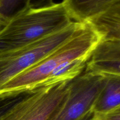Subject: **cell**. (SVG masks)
Segmentation results:
<instances>
[{
	"label": "cell",
	"instance_id": "1",
	"mask_svg": "<svg viewBox=\"0 0 120 120\" xmlns=\"http://www.w3.org/2000/svg\"><path fill=\"white\" fill-rule=\"evenodd\" d=\"M101 40V36L89 22H83L68 41L2 86L0 94L25 91L39 87L54 70L66 61L90 56Z\"/></svg>",
	"mask_w": 120,
	"mask_h": 120
},
{
	"label": "cell",
	"instance_id": "2",
	"mask_svg": "<svg viewBox=\"0 0 120 120\" xmlns=\"http://www.w3.org/2000/svg\"><path fill=\"white\" fill-rule=\"evenodd\" d=\"M72 21L62 2L28 7L9 18L0 29V51L12 50L68 26Z\"/></svg>",
	"mask_w": 120,
	"mask_h": 120
},
{
	"label": "cell",
	"instance_id": "3",
	"mask_svg": "<svg viewBox=\"0 0 120 120\" xmlns=\"http://www.w3.org/2000/svg\"><path fill=\"white\" fill-rule=\"evenodd\" d=\"M81 22L72 21L68 26L26 45L0 51V89L7 82L37 63L68 41Z\"/></svg>",
	"mask_w": 120,
	"mask_h": 120
},
{
	"label": "cell",
	"instance_id": "4",
	"mask_svg": "<svg viewBox=\"0 0 120 120\" xmlns=\"http://www.w3.org/2000/svg\"><path fill=\"white\" fill-rule=\"evenodd\" d=\"M70 82L29 90L0 120H53L68 98Z\"/></svg>",
	"mask_w": 120,
	"mask_h": 120
},
{
	"label": "cell",
	"instance_id": "5",
	"mask_svg": "<svg viewBox=\"0 0 120 120\" xmlns=\"http://www.w3.org/2000/svg\"><path fill=\"white\" fill-rule=\"evenodd\" d=\"M107 78L83 71L70 80L68 98L53 120H79L93 108Z\"/></svg>",
	"mask_w": 120,
	"mask_h": 120
},
{
	"label": "cell",
	"instance_id": "6",
	"mask_svg": "<svg viewBox=\"0 0 120 120\" xmlns=\"http://www.w3.org/2000/svg\"><path fill=\"white\" fill-rule=\"evenodd\" d=\"M84 71L105 78L120 77V41H101L91 52Z\"/></svg>",
	"mask_w": 120,
	"mask_h": 120
},
{
	"label": "cell",
	"instance_id": "7",
	"mask_svg": "<svg viewBox=\"0 0 120 120\" xmlns=\"http://www.w3.org/2000/svg\"><path fill=\"white\" fill-rule=\"evenodd\" d=\"M86 22L101 36V41H120V1L114 4Z\"/></svg>",
	"mask_w": 120,
	"mask_h": 120
},
{
	"label": "cell",
	"instance_id": "8",
	"mask_svg": "<svg viewBox=\"0 0 120 120\" xmlns=\"http://www.w3.org/2000/svg\"><path fill=\"white\" fill-rule=\"evenodd\" d=\"M120 0H63L69 17L73 21L85 22Z\"/></svg>",
	"mask_w": 120,
	"mask_h": 120
},
{
	"label": "cell",
	"instance_id": "9",
	"mask_svg": "<svg viewBox=\"0 0 120 120\" xmlns=\"http://www.w3.org/2000/svg\"><path fill=\"white\" fill-rule=\"evenodd\" d=\"M89 57H79L66 61L54 70L39 87L53 85L74 79L84 71Z\"/></svg>",
	"mask_w": 120,
	"mask_h": 120
},
{
	"label": "cell",
	"instance_id": "10",
	"mask_svg": "<svg viewBox=\"0 0 120 120\" xmlns=\"http://www.w3.org/2000/svg\"><path fill=\"white\" fill-rule=\"evenodd\" d=\"M120 107V77L107 78L93 108V112H104Z\"/></svg>",
	"mask_w": 120,
	"mask_h": 120
},
{
	"label": "cell",
	"instance_id": "11",
	"mask_svg": "<svg viewBox=\"0 0 120 120\" xmlns=\"http://www.w3.org/2000/svg\"><path fill=\"white\" fill-rule=\"evenodd\" d=\"M31 0H0V16L7 22L9 18L29 7Z\"/></svg>",
	"mask_w": 120,
	"mask_h": 120
},
{
	"label": "cell",
	"instance_id": "12",
	"mask_svg": "<svg viewBox=\"0 0 120 120\" xmlns=\"http://www.w3.org/2000/svg\"><path fill=\"white\" fill-rule=\"evenodd\" d=\"M28 90L0 94V118L26 94Z\"/></svg>",
	"mask_w": 120,
	"mask_h": 120
},
{
	"label": "cell",
	"instance_id": "13",
	"mask_svg": "<svg viewBox=\"0 0 120 120\" xmlns=\"http://www.w3.org/2000/svg\"><path fill=\"white\" fill-rule=\"evenodd\" d=\"M92 120H120V107L107 112L93 111Z\"/></svg>",
	"mask_w": 120,
	"mask_h": 120
},
{
	"label": "cell",
	"instance_id": "14",
	"mask_svg": "<svg viewBox=\"0 0 120 120\" xmlns=\"http://www.w3.org/2000/svg\"><path fill=\"white\" fill-rule=\"evenodd\" d=\"M53 0H31L29 7L31 8H42L53 5Z\"/></svg>",
	"mask_w": 120,
	"mask_h": 120
},
{
	"label": "cell",
	"instance_id": "15",
	"mask_svg": "<svg viewBox=\"0 0 120 120\" xmlns=\"http://www.w3.org/2000/svg\"><path fill=\"white\" fill-rule=\"evenodd\" d=\"M92 115H93V111H89V112L84 115L82 118H81L79 120H92Z\"/></svg>",
	"mask_w": 120,
	"mask_h": 120
},
{
	"label": "cell",
	"instance_id": "16",
	"mask_svg": "<svg viewBox=\"0 0 120 120\" xmlns=\"http://www.w3.org/2000/svg\"><path fill=\"white\" fill-rule=\"evenodd\" d=\"M5 23H6L5 21L0 16V29H1V28H2L5 24Z\"/></svg>",
	"mask_w": 120,
	"mask_h": 120
}]
</instances>
